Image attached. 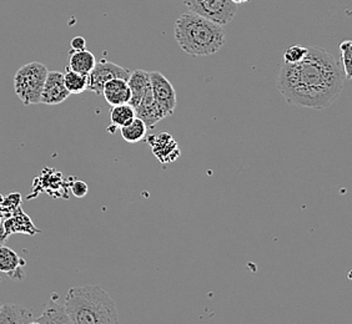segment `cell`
Here are the masks:
<instances>
[{
    "label": "cell",
    "instance_id": "cell-1",
    "mask_svg": "<svg viewBox=\"0 0 352 324\" xmlns=\"http://www.w3.org/2000/svg\"><path fill=\"white\" fill-rule=\"evenodd\" d=\"M346 76L333 55L321 47H309L296 64L283 62L278 76L280 94L290 105L324 110L330 108L344 90Z\"/></svg>",
    "mask_w": 352,
    "mask_h": 324
},
{
    "label": "cell",
    "instance_id": "cell-2",
    "mask_svg": "<svg viewBox=\"0 0 352 324\" xmlns=\"http://www.w3.org/2000/svg\"><path fill=\"white\" fill-rule=\"evenodd\" d=\"M64 305L72 324L119 323L114 301L99 286L72 287Z\"/></svg>",
    "mask_w": 352,
    "mask_h": 324
},
{
    "label": "cell",
    "instance_id": "cell-3",
    "mask_svg": "<svg viewBox=\"0 0 352 324\" xmlns=\"http://www.w3.org/2000/svg\"><path fill=\"white\" fill-rule=\"evenodd\" d=\"M174 35L180 49L195 58L217 54L225 44L223 27L192 12L177 18Z\"/></svg>",
    "mask_w": 352,
    "mask_h": 324
},
{
    "label": "cell",
    "instance_id": "cell-4",
    "mask_svg": "<svg viewBox=\"0 0 352 324\" xmlns=\"http://www.w3.org/2000/svg\"><path fill=\"white\" fill-rule=\"evenodd\" d=\"M49 73L47 67L33 61L23 65L14 76V90L25 106L41 104V91Z\"/></svg>",
    "mask_w": 352,
    "mask_h": 324
},
{
    "label": "cell",
    "instance_id": "cell-5",
    "mask_svg": "<svg viewBox=\"0 0 352 324\" xmlns=\"http://www.w3.org/2000/svg\"><path fill=\"white\" fill-rule=\"evenodd\" d=\"M189 12L199 14L219 25H228L234 21L237 5L231 0H184Z\"/></svg>",
    "mask_w": 352,
    "mask_h": 324
},
{
    "label": "cell",
    "instance_id": "cell-6",
    "mask_svg": "<svg viewBox=\"0 0 352 324\" xmlns=\"http://www.w3.org/2000/svg\"><path fill=\"white\" fill-rule=\"evenodd\" d=\"M129 75L128 69L110 61L102 60L95 64L94 69L88 75V90L95 95H102V88L109 80L116 78L128 80Z\"/></svg>",
    "mask_w": 352,
    "mask_h": 324
},
{
    "label": "cell",
    "instance_id": "cell-7",
    "mask_svg": "<svg viewBox=\"0 0 352 324\" xmlns=\"http://www.w3.org/2000/svg\"><path fill=\"white\" fill-rule=\"evenodd\" d=\"M149 75L153 96L157 102V105L162 108L164 116L168 117L173 115L175 111L176 102H177L175 89L173 86V84L159 71H151Z\"/></svg>",
    "mask_w": 352,
    "mask_h": 324
},
{
    "label": "cell",
    "instance_id": "cell-8",
    "mask_svg": "<svg viewBox=\"0 0 352 324\" xmlns=\"http://www.w3.org/2000/svg\"><path fill=\"white\" fill-rule=\"evenodd\" d=\"M148 143L151 148L153 155L163 165H169L180 157V149L177 146V142L168 132L150 136L148 137Z\"/></svg>",
    "mask_w": 352,
    "mask_h": 324
},
{
    "label": "cell",
    "instance_id": "cell-9",
    "mask_svg": "<svg viewBox=\"0 0 352 324\" xmlns=\"http://www.w3.org/2000/svg\"><path fill=\"white\" fill-rule=\"evenodd\" d=\"M69 96L70 93L64 85V74L59 71H49L41 91V104L54 106L65 102Z\"/></svg>",
    "mask_w": 352,
    "mask_h": 324
},
{
    "label": "cell",
    "instance_id": "cell-10",
    "mask_svg": "<svg viewBox=\"0 0 352 324\" xmlns=\"http://www.w3.org/2000/svg\"><path fill=\"white\" fill-rule=\"evenodd\" d=\"M134 110H135L136 117L142 119L148 128H155L157 122L165 119L162 108L157 105V102L153 96L151 89L142 96V100Z\"/></svg>",
    "mask_w": 352,
    "mask_h": 324
},
{
    "label": "cell",
    "instance_id": "cell-11",
    "mask_svg": "<svg viewBox=\"0 0 352 324\" xmlns=\"http://www.w3.org/2000/svg\"><path fill=\"white\" fill-rule=\"evenodd\" d=\"M36 324H72L64 304L59 303L58 294L53 293L44 311L38 318H34Z\"/></svg>",
    "mask_w": 352,
    "mask_h": 324
},
{
    "label": "cell",
    "instance_id": "cell-12",
    "mask_svg": "<svg viewBox=\"0 0 352 324\" xmlns=\"http://www.w3.org/2000/svg\"><path fill=\"white\" fill-rule=\"evenodd\" d=\"M102 95L109 105H111V106L120 105V104H128L130 102V96H131L128 80L119 79V78L109 80L102 88Z\"/></svg>",
    "mask_w": 352,
    "mask_h": 324
},
{
    "label": "cell",
    "instance_id": "cell-13",
    "mask_svg": "<svg viewBox=\"0 0 352 324\" xmlns=\"http://www.w3.org/2000/svg\"><path fill=\"white\" fill-rule=\"evenodd\" d=\"M24 266L25 261L15 251L4 244L0 246V272L14 279H21L24 275L21 268Z\"/></svg>",
    "mask_w": 352,
    "mask_h": 324
},
{
    "label": "cell",
    "instance_id": "cell-14",
    "mask_svg": "<svg viewBox=\"0 0 352 324\" xmlns=\"http://www.w3.org/2000/svg\"><path fill=\"white\" fill-rule=\"evenodd\" d=\"M3 223H4V229H6L8 236H10L13 233H24V235H30V236L41 233V230H38L35 227L32 218L28 216L21 207L14 212L13 216L3 221Z\"/></svg>",
    "mask_w": 352,
    "mask_h": 324
},
{
    "label": "cell",
    "instance_id": "cell-15",
    "mask_svg": "<svg viewBox=\"0 0 352 324\" xmlns=\"http://www.w3.org/2000/svg\"><path fill=\"white\" fill-rule=\"evenodd\" d=\"M34 322L33 311L21 304H1L0 324H29Z\"/></svg>",
    "mask_w": 352,
    "mask_h": 324
},
{
    "label": "cell",
    "instance_id": "cell-16",
    "mask_svg": "<svg viewBox=\"0 0 352 324\" xmlns=\"http://www.w3.org/2000/svg\"><path fill=\"white\" fill-rule=\"evenodd\" d=\"M128 85H129L130 93H131L129 104L135 108L138 104L142 100V96L151 89L149 73L145 70H135V71L130 73Z\"/></svg>",
    "mask_w": 352,
    "mask_h": 324
},
{
    "label": "cell",
    "instance_id": "cell-17",
    "mask_svg": "<svg viewBox=\"0 0 352 324\" xmlns=\"http://www.w3.org/2000/svg\"><path fill=\"white\" fill-rule=\"evenodd\" d=\"M96 60L91 51H88L87 49L84 50H70L69 53V64L67 68L73 70L75 73H79L82 75H89L90 71L94 69Z\"/></svg>",
    "mask_w": 352,
    "mask_h": 324
},
{
    "label": "cell",
    "instance_id": "cell-18",
    "mask_svg": "<svg viewBox=\"0 0 352 324\" xmlns=\"http://www.w3.org/2000/svg\"><path fill=\"white\" fill-rule=\"evenodd\" d=\"M134 117H136L135 110L130 105L129 102L111 106V110H110L111 128H109V131L116 132V128H120L124 125L129 124Z\"/></svg>",
    "mask_w": 352,
    "mask_h": 324
},
{
    "label": "cell",
    "instance_id": "cell-19",
    "mask_svg": "<svg viewBox=\"0 0 352 324\" xmlns=\"http://www.w3.org/2000/svg\"><path fill=\"white\" fill-rule=\"evenodd\" d=\"M146 132H148V128H146L145 122L139 117H134L129 124L120 128L122 139L129 143H138V142L142 141L146 137Z\"/></svg>",
    "mask_w": 352,
    "mask_h": 324
},
{
    "label": "cell",
    "instance_id": "cell-20",
    "mask_svg": "<svg viewBox=\"0 0 352 324\" xmlns=\"http://www.w3.org/2000/svg\"><path fill=\"white\" fill-rule=\"evenodd\" d=\"M64 85L70 95L82 94L88 90V75L79 74L67 68L64 73Z\"/></svg>",
    "mask_w": 352,
    "mask_h": 324
},
{
    "label": "cell",
    "instance_id": "cell-21",
    "mask_svg": "<svg viewBox=\"0 0 352 324\" xmlns=\"http://www.w3.org/2000/svg\"><path fill=\"white\" fill-rule=\"evenodd\" d=\"M21 194H10L8 196L0 195V220L6 221L7 218L13 216L14 212L21 207Z\"/></svg>",
    "mask_w": 352,
    "mask_h": 324
},
{
    "label": "cell",
    "instance_id": "cell-22",
    "mask_svg": "<svg viewBox=\"0 0 352 324\" xmlns=\"http://www.w3.org/2000/svg\"><path fill=\"white\" fill-rule=\"evenodd\" d=\"M340 53L342 61V70L345 73L346 80L352 78V41L345 40L340 44Z\"/></svg>",
    "mask_w": 352,
    "mask_h": 324
},
{
    "label": "cell",
    "instance_id": "cell-23",
    "mask_svg": "<svg viewBox=\"0 0 352 324\" xmlns=\"http://www.w3.org/2000/svg\"><path fill=\"white\" fill-rule=\"evenodd\" d=\"M309 47H302V45H292L286 49L284 53L285 64H296L298 61L302 60L307 54Z\"/></svg>",
    "mask_w": 352,
    "mask_h": 324
},
{
    "label": "cell",
    "instance_id": "cell-24",
    "mask_svg": "<svg viewBox=\"0 0 352 324\" xmlns=\"http://www.w3.org/2000/svg\"><path fill=\"white\" fill-rule=\"evenodd\" d=\"M70 189L73 192V195L78 198H82V197L87 196L88 194L89 187L87 183L80 180H74L73 183H70Z\"/></svg>",
    "mask_w": 352,
    "mask_h": 324
},
{
    "label": "cell",
    "instance_id": "cell-25",
    "mask_svg": "<svg viewBox=\"0 0 352 324\" xmlns=\"http://www.w3.org/2000/svg\"><path fill=\"white\" fill-rule=\"evenodd\" d=\"M70 47H72V50H75V51L84 50L87 47V40L82 36H75L70 41Z\"/></svg>",
    "mask_w": 352,
    "mask_h": 324
},
{
    "label": "cell",
    "instance_id": "cell-26",
    "mask_svg": "<svg viewBox=\"0 0 352 324\" xmlns=\"http://www.w3.org/2000/svg\"><path fill=\"white\" fill-rule=\"evenodd\" d=\"M8 237L9 236H8L7 232H6V229H4V223H3V221L0 220V246L6 243V241L8 240Z\"/></svg>",
    "mask_w": 352,
    "mask_h": 324
},
{
    "label": "cell",
    "instance_id": "cell-27",
    "mask_svg": "<svg viewBox=\"0 0 352 324\" xmlns=\"http://www.w3.org/2000/svg\"><path fill=\"white\" fill-rule=\"evenodd\" d=\"M232 3H235L236 5H240V4H245V3H248V1H250V0H231Z\"/></svg>",
    "mask_w": 352,
    "mask_h": 324
},
{
    "label": "cell",
    "instance_id": "cell-28",
    "mask_svg": "<svg viewBox=\"0 0 352 324\" xmlns=\"http://www.w3.org/2000/svg\"><path fill=\"white\" fill-rule=\"evenodd\" d=\"M0 305H1V304H0Z\"/></svg>",
    "mask_w": 352,
    "mask_h": 324
}]
</instances>
